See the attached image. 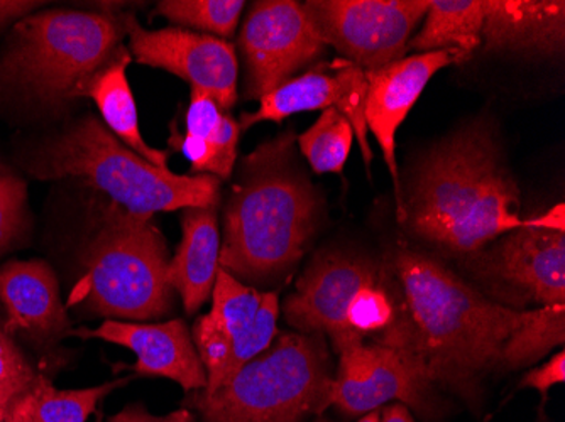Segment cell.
Returning <instances> with one entry per match:
<instances>
[{
	"label": "cell",
	"instance_id": "38",
	"mask_svg": "<svg viewBox=\"0 0 565 422\" xmlns=\"http://www.w3.org/2000/svg\"><path fill=\"white\" fill-rule=\"evenodd\" d=\"M100 421H102V419H100V418H98V419H97V422H100Z\"/></svg>",
	"mask_w": 565,
	"mask_h": 422
},
{
	"label": "cell",
	"instance_id": "15",
	"mask_svg": "<svg viewBox=\"0 0 565 422\" xmlns=\"http://www.w3.org/2000/svg\"><path fill=\"white\" fill-rule=\"evenodd\" d=\"M402 401L425 418L437 414L434 387L420 379L398 354L377 343H361L339 355L333 379V405L351 415Z\"/></svg>",
	"mask_w": 565,
	"mask_h": 422
},
{
	"label": "cell",
	"instance_id": "14",
	"mask_svg": "<svg viewBox=\"0 0 565 422\" xmlns=\"http://www.w3.org/2000/svg\"><path fill=\"white\" fill-rule=\"evenodd\" d=\"M366 75L349 59H333L319 65L303 75L291 78L259 98V109L253 113H243L241 130L250 129L254 123H281L295 113L312 110L335 109L351 122L355 141L363 152L364 164L370 170L373 149L367 141L366 126Z\"/></svg>",
	"mask_w": 565,
	"mask_h": 422
},
{
	"label": "cell",
	"instance_id": "23",
	"mask_svg": "<svg viewBox=\"0 0 565 422\" xmlns=\"http://www.w3.org/2000/svg\"><path fill=\"white\" fill-rule=\"evenodd\" d=\"M132 377L82 390H58L41 376L36 386L15 401L12 422H85L98 402Z\"/></svg>",
	"mask_w": 565,
	"mask_h": 422
},
{
	"label": "cell",
	"instance_id": "17",
	"mask_svg": "<svg viewBox=\"0 0 565 422\" xmlns=\"http://www.w3.org/2000/svg\"><path fill=\"white\" fill-rule=\"evenodd\" d=\"M68 335L104 339L135 351L138 364L131 368L136 376L167 377L189 393L207 387V372L183 320L157 325L107 320L98 328L70 329Z\"/></svg>",
	"mask_w": 565,
	"mask_h": 422
},
{
	"label": "cell",
	"instance_id": "4",
	"mask_svg": "<svg viewBox=\"0 0 565 422\" xmlns=\"http://www.w3.org/2000/svg\"><path fill=\"white\" fill-rule=\"evenodd\" d=\"M38 180L75 177L136 215L217 205L221 181L211 174L180 176L127 148L100 120L84 117L44 141L25 164Z\"/></svg>",
	"mask_w": 565,
	"mask_h": 422
},
{
	"label": "cell",
	"instance_id": "26",
	"mask_svg": "<svg viewBox=\"0 0 565 422\" xmlns=\"http://www.w3.org/2000/svg\"><path fill=\"white\" fill-rule=\"evenodd\" d=\"M297 141L301 154L317 174H341L355 136L351 122L339 110L327 109Z\"/></svg>",
	"mask_w": 565,
	"mask_h": 422
},
{
	"label": "cell",
	"instance_id": "2",
	"mask_svg": "<svg viewBox=\"0 0 565 422\" xmlns=\"http://www.w3.org/2000/svg\"><path fill=\"white\" fill-rule=\"evenodd\" d=\"M522 193L486 122L457 130L427 152L405 202V224L420 239L469 256L522 227Z\"/></svg>",
	"mask_w": 565,
	"mask_h": 422
},
{
	"label": "cell",
	"instance_id": "36",
	"mask_svg": "<svg viewBox=\"0 0 565 422\" xmlns=\"http://www.w3.org/2000/svg\"><path fill=\"white\" fill-rule=\"evenodd\" d=\"M380 411L376 409V411L366 412V414H364L359 422H380Z\"/></svg>",
	"mask_w": 565,
	"mask_h": 422
},
{
	"label": "cell",
	"instance_id": "31",
	"mask_svg": "<svg viewBox=\"0 0 565 422\" xmlns=\"http://www.w3.org/2000/svg\"><path fill=\"white\" fill-rule=\"evenodd\" d=\"M565 382V354L564 350L551 358L547 364L542 367L530 370L522 379L520 387H529L541 393L542 401H547L548 389Z\"/></svg>",
	"mask_w": 565,
	"mask_h": 422
},
{
	"label": "cell",
	"instance_id": "6",
	"mask_svg": "<svg viewBox=\"0 0 565 422\" xmlns=\"http://www.w3.org/2000/svg\"><path fill=\"white\" fill-rule=\"evenodd\" d=\"M84 274L72 294L73 306L109 320L152 322L173 306L167 279L168 247L152 217L117 205L100 209L97 234L85 250Z\"/></svg>",
	"mask_w": 565,
	"mask_h": 422
},
{
	"label": "cell",
	"instance_id": "35",
	"mask_svg": "<svg viewBox=\"0 0 565 422\" xmlns=\"http://www.w3.org/2000/svg\"><path fill=\"white\" fill-rule=\"evenodd\" d=\"M18 399L11 393L0 392V422H12V409Z\"/></svg>",
	"mask_w": 565,
	"mask_h": 422
},
{
	"label": "cell",
	"instance_id": "29",
	"mask_svg": "<svg viewBox=\"0 0 565 422\" xmlns=\"http://www.w3.org/2000/svg\"><path fill=\"white\" fill-rule=\"evenodd\" d=\"M28 188L18 176L0 166V253H4L28 227Z\"/></svg>",
	"mask_w": 565,
	"mask_h": 422
},
{
	"label": "cell",
	"instance_id": "9",
	"mask_svg": "<svg viewBox=\"0 0 565 422\" xmlns=\"http://www.w3.org/2000/svg\"><path fill=\"white\" fill-rule=\"evenodd\" d=\"M278 294L262 293L218 269L212 310L192 329L193 345L207 372L203 392L227 383L271 345L278 335Z\"/></svg>",
	"mask_w": 565,
	"mask_h": 422
},
{
	"label": "cell",
	"instance_id": "18",
	"mask_svg": "<svg viewBox=\"0 0 565 422\" xmlns=\"http://www.w3.org/2000/svg\"><path fill=\"white\" fill-rule=\"evenodd\" d=\"M0 303L11 335L21 333L36 345L68 336L70 320L60 297L55 272L44 260H14L0 268Z\"/></svg>",
	"mask_w": 565,
	"mask_h": 422
},
{
	"label": "cell",
	"instance_id": "19",
	"mask_svg": "<svg viewBox=\"0 0 565 422\" xmlns=\"http://www.w3.org/2000/svg\"><path fill=\"white\" fill-rule=\"evenodd\" d=\"M564 46V0H486V53L554 58Z\"/></svg>",
	"mask_w": 565,
	"mask_h": 422
},
{
	"label": "cell",
	"instance_id": "16",
	"mask_svg": "<svg viewBox=\"0 0 565 422\" xmlns=\"http://www.w3.org/2000/svg\"><path fill=\"white\" fill-rule=\"evenodd\" d=\"M462 62L465 58L456 51H430L405 56L383 68L364 72L367 84L366 126L376 138L384 163L392 174L398 221L405 218V199L396 163V132L435 73Z\"/></svg>",
	"mask_w": 565,
	"mask_h": 422
},
{
	"label": "cell",
	"instance_id": "3",
	"mask_svg": "<svg viewBox=\"0 0 565 422\" xmlns=\"http://www.w3.org/2000/svg\"><path fill=\"white\" fill-rule=\"evenodd\" d=\"M291 132L241 161L224 214L218 266L236 279L266 281L301 259L316 231L319 202L294 164Z\"/></svg>",
	"mask_w": 565,
	"mask_h": 422
},
{
	"label": "cell",
	"instance_id": "21",
	"mask_svg": "<svg viewBox=\"0 0 565 422\" xmlns=\"http://www.w3.org/2000/svg\"><path fill=\"white\" fill-rule=\"evenodd\" d=\"M131 58L129 50L117 47L114 55L76 88V98H92L106 126L122 144L154 166L168 167V152L146 144L139 129L138 107L126 75Z\"/></svg>",
	"mask_w": 565,
	"mask_h": 422
},
{
	"label": "cell",
	"instance_id": "33",
	"mask_svg": "<svg viewBox=\"0 0 565 422\" xmlns=\"http://www.w3.org/2000/svg\"><path fill=\"white\" fill-rule=\"evenodd\" d=\"M40 6V2H0V28H4L14 19L28 18L31 11Z\"/></svg>",
	"mask_w": 565,
	"mask_h": 422
},
{
	"label": "cell",
	"instance_id": "7",
	"mask_svg": "<svg viewBox=\"0 0 565 422\" xmlns=\"http://www.w3.org/2000/svg\"><path fill=\"white\" fill-rule=\"evenodd\" d=\"M126 34L122 18L51 9L15 24L0 58V85L58 107L97 72Z\"/></svg>",
	"mask_w": 565,
	"mask_h": 422
},
{
	"label": "cell",
	"instance_id": "10",
	"mask_svg": "<svg viewBox=\"0 0 565 422\" xmlns=\"http://www.w3.org/2000/svg\"><path fill=\"white\" fill-rule=\"evenodd\" d=\"M301 6L326 46L371 72L405 58L430 0H308Z\"/></svg>",
	"mask_w": 565,
	"mask_h": 422
},
{
	"label": "cell",
	"instance_id": "37",
	"mask_svg": "<svg viewBox=\"0 0 565 422\" xmlns=\"http://www.w3.org/2000/svg\"><path fill=\"white\" fill-rule=\"evenodd\" d=\"M317 422H330V421H327V419H319V421Z\"/></svg>",
	"mask_w": 565,
	"mask_h": 422
},
{
	"label": "cell",
	"instance_id": "32",
	"mask_svg": "<svg viewBox=\"0 0 565 422\" xmlns=\"http://www.w3.org/2000/svg\"><path fill=\"white\" fill-rule=\"evenodd\" d=\"M107 422H195L192 411L183 408L180 411L171 412L164 418L149 414L142 404L127 405L119 414L113 415Z\"/></svg>",
	"mask_w": 565,
	"mask_h": 422
},
{
	"label": "cell",
	"instance_id": "12",
	"mask_svg": "<svg viewBox=\"0 0 565 422\" xmlns=\"http://www.w3.org/2000/svg\"><path fill=\"white\" fill-rule=\"evenodd\" d=\"M383 278L381 266L348 253H322L297 282L285 301V318L297 332L329 336L335 354L358 347L364 339L352 332L348 310L359 289Z\"/></svg>",
	"mask_w": 565,
	"mask_h": 422
},
{
	"label": "cell",
	"instance_id": "13",
	"mask_svg": "<svg viewBox=\"0 0 565 422\" xmlns=\"http://www.w3.org/2000/svg\"><path fill=\"white\" fill-rule=\"evenodd\" d=\"M122 22L136 62L180 76L190 87L211 95L224 112L233 109L239 75L233 44L182 28L148 31L131 15H122Z\"/></svg>",
	"mask_w": 565,
	"mask_h": 422
},
{
	"label": "cell",
	"instance_id": "8",
	"mask_svg": "<svg viewBox=\"0 0 565 422\" xmlns=\"http://www.w3.org/2000/svg\"><path fill=\"white\" fill-rule=\"evenodd\" d=\"M465 268L479 291L501 306H565L564 205L523 221L493 247L465 256Z\"/></svg>",
	"mask_w": 565,
	"mask_h": 422
},
{
	"label": "cell",
	"instance_id": "25",
	"mask_svg": "<svg viewBox=\"0 0 565 422\" xmlns=\"http://www.w3.org/2000/svg\"><path fill=\"white\" fill-rule=\"evenodd\" d=\"M186 134L214 149L221 161L225 180L233 174L239 144L241 126L233 116L218 107L205 91L192 88L185 119Z\"/></svg>",
	"mask_w": 565,
	"mask_h": 422
},
{
	"label": "cell",
	"instance_id": "30",
	"mask_svg": "<svg viewBox=\"0 0 565 422\" xmlns=\"http://www.w3.org/2000/svg\"><path fill=\"white\" fill-rule=\"evenodd\" d=\"M43 374L36 372L30 360L15 345L11 333L0 322V392L21 398L30 392Z\"/></svg>",
	"mask_w": 565,
	"mask_h": 422
},
{
	"label": "cell",
	"instance_id": "34",
	"mask_svg": "<svg viewBox=\"0 0 565 422\" xmlns=\"http://www.w3.org/2000/svg\"><path fill=\"white\" fill-rule=\"evenodd\" d=\"M380 422H415L405 404L386 405L381 412Z\"/></svg>",
	"mask_w": 565,
	"mask_h": 422
},
{
	"label": "cell",
	"instance_id": "27",
	"mask_svg": "<svg viewBox=\"0 0 565 422\" xmlns=\"http://www.w3.org/2000/svg\"><path fill=\"white\" fill-rule=\"evenodd\" d=\"M244 6L243 0H164L157 12L182 30L227 41L236 33Z\"/></svg>",
	"mask_w": 565,
	"mask_h": 422
},
{
	"label": "cell",
	"instance_id": "5",
	"mask_svg": "<svg viewBox=\"0 0 565 422\" xmlns=\"http://www.w3.org/2000/svg\"><path fill=\"white\" fill-rule=\"evenodd\" d=\"M332 360L322 335L279 333L214 392H190L203 422H305L333 404Z\"/></svg>",
	"mask_w": 565,
	"mask_h": 422
},
{
	"label": "cell",
	"instance_id": "22",
	"mask_svg": "<svg viewBox=\"0 0 565 422\" xmlns=\"http://www.w3.org/2000/svg\"><path fill=\"white\" fill-rule=\"evenodd\" d=\"M486 0H430L424 28L409 40L408 51H456L462 58H471L481 47Z\"/></svg>",
	"mask_w": 565,
	"mask_h": 422
},
{
	"label": "cell",
	"instance_id": "20",
	"mask_svg": "<svg viewBox=\"0 0 565 422\" xmlns=\"http://www.w3.org/2000/svg\"><path fill=\"white\" fill-rule=\"evenodd\" d=\"M183 239L168 263L167 279L178 291L192 316L211 300L221 257L215 206L186 208L182 218Z\"/></svg>",
	"mask_w": 565,
	"mask_h": 422
},
{
	"label": "cell",
	"instance_id": "28",
	"mask_svg": "<svg viewBox=\"0 0 565 422\" xmlns=\"http://www.w3.org/2000/svg\"><path fill=\"white\" fill-rule=\"evenodd\" d=\"M393 318H395V300L384 281V274L376 284L359 289L349 304V326L363 339L364 336H377L383 333L392 325Z\"/></svg>",
	"mask_w": 565,
	"mask_h": 422
},
{
	"label": "cell",
	"instance_id": "24",
	"mask_svg": "<svg viewBox=\"0 0 565 422\" xmlns=\"http://www.w3.org/2000/svg\"><path fill=\"white\" fill-rule=\"evenodd\" d=\"M565 343V306L529 310L525 322L511 333L501 350L500 368L515 370L542 360Z\"/></svg>",
	"mask_w": 565,
	"mask_h": 422
},
{
	"label": "cell",
	"instance_id": "11",
	"mask_svg": "<svg viewBox=\"0 0 565 422\" xmlns=\"http://www.w3.org/2000/svg\"><path fill=\"white\" fill-rule=\"evenodd\" d=\"M237 46L246 65L247 97L258 100L291 80L327 47L303 6L294 0L254 2Z\"/></svg>",
	"mask_w": 565,
	"mask_h": 422
},
{
	"label": "cell",
	"instance_id": "1",
	"mask_svg": "<svg viewBox=\"0 0 565 422\" xmlns=\"http://www.w3.org/2000/svg\"><path fill=\"white\" fill-rule=\"evenodd\" d=\"M381 268L395 318L373 343L398 354L428 386L475 405L482 380L500 368L503 345L529 310L493 303L440 260L409 247L390 250Z\"/></svg>",
	"mask_w": 565,
	"mask_h": 422
}]
</instances>
